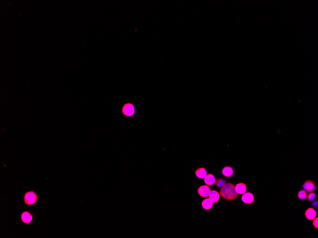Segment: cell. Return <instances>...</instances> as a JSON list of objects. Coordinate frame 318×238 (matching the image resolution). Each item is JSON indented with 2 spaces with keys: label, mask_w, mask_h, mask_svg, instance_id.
<instances>
[{
  "label": "cell",
  "mask_w": 318,
  "mask_h": 238,
  "mask_svg": "<svg viewBox=\"0 0 318 238\" xmlns=\"http://www.w3.org/2000/svg\"><path fill=\"white\" fill-rule=\"evenodd\" d=\"M219 193L222 198L228 201L234 200L238 197V194L235 191V186L231 183L225 184L220 190Z\"/></svg>",
  "instance_id": "1"
},
{
  "label": "cell",
  "mask_w": 318,
  "mask_h": 238,
  "mask_svg": "<svg viewBox=\"0 0 318 238\" xmlns=\"http://www.w3.org/2000/svg\"><path fill=\"white\" fill-rule=\"evenodd\" d=\"M121 112L122 115L126 117H132L135 114L134 105L132 103H126L122 106Z\"/></svg>",
  "instance_id": "2"
},
{
  "label": "cell",
  "mask_w": 318,
  "mask_h": 238,
  "mask_svg": "<svg viewBox=\"0 0 318 238\" xmlns=\"http://www.w3.org/2000/svg\"><path fill=\"white\" fill-rule=\"evenodd\" d=\"M37 196L33 192H29L25 196V201L29 205H33L36 202Z\"/></svg>",
  "instance_id": "3"
},
{
  "label": "cell",
  "mask_w": 318,
  "mask_h": 238,
  "mask_svg": "<svg viewBox=\"0 0 318 238\" xmlns=\"http://www.w3.org/2000/svg\"><path fill=\"white\" fill-rule=\"evenodd\" d=\"M303 188L308 193L313 192L316 189L315 183L311 180H308L303 184Z\"/></svg>",
  "instance_id": "4"
},
{
  "label": "cell",
  "mask_w": 318,
  "mask_h": 238,
  "mask_svg": "<svg viewBox=\"0 0 318 238\" xmlns=\"http://www.w3.org/2000/svg\"><path fill=\"white\" fill-rule=\"evenodd\" d=\"M210 191L211 190L208 186H201L198 189V192L199 196L205 198L209 196Z\"/></svg>",
  "instance_id": "5"
},
{
  "label": "cell",
  "mask_w": 318,
  "mask_h": 238,
  "mask_svg": "<svg viewBox=\"0 0 318 238\" xmlns=\"http://www.w3.org/2000/svg\"><path fill=\"white\" fill-rule=\"evenodd\" d=\"M241 200L245 204H252L254 200V197L251 193H245L242 196Z\"/></svg>",
  "instance_id": "6"
},
{
  "label": "cell",
  "mask_w": 318,
  "mask_h": 238,
  "mask_svg": "<svg viewBox=\"0 0 318 238\" xmlns=\"http://www.w3.org/2000/svg\"><path fill=\"white\" fill-rule=\"evenodd\" d=\"M305 215L306 216V218L308 220H313L316 217L317 213L314 209L312 208H309L306 211L305 213Z\"/></svg>",
  "instance_id": "7"
},
{
  "label": "cell",
  "mask_w": 318,
  "mask_h": 238,
  "mask_svg": "<svg viewBox=\"0 0 318 238\" xmlns=\"http://www.w3.org/2000/svg\"><path fill=\"white\" fill-rule=\"evenodd\" d=\"M209 199L213 203H216L219 201L220 197V193L217 191L215 190L211 191L210 193Z\"/></svg>",
  "instance_id": "8"
},
{
  "label": "cell",
  "mask_w": 318,
  "mask_h": 238,
  "mask_svg": "<svg viewBox=\"0 0 318 238\" xmlns=\"http://www.w3.org/2000/svg\"><path fill=\"white\" fill-rule=\"evenodd\" d=\"M204 182L207 186H212L215 183L216 178L214 175L209 174L207 175L204 180Z\"/></svg>",
  "instance_id": "9"
},
{
  "label": "cell",
  "mask_w": 318,
  "mask_h": 238,
  "mask_svg": "<svg viewBox=\"0 0 318 238\" xmlns=\"http://www.w3.org/2000/svg\"><path fill=\"white\" fill-rule=\"evenodd\" d=\"M195 175L199 179H205L207 175V172L205 168L201 167L195 171Z\"/></svg>",
  "instance_id": "10"
},
{
  "label": "cell",
  "mask_w": 318,
  "mask_h": 238,
  "mask_svg": "<svg viewBox=\"0 0 318 238\" xmlns=\"http://www.w3.org/2000/svg\"><path fill=\"white\" fill-rule=\"evenodd\" d=\"M235 191L238 194H244L247 191L246 184L244 183H238L235 186Z\"/></svg>",
  "instance_id": "11"
},
{
  "label": "cell",
  "mask_w": 318,
  "mask_h": 238,
  "mask_svg": "<svg viewBox=\"0 0 318 238\" xmlns=\"http://www.w3.org/2000/svg\"><path fill=\"white\" fill-rule=\"evenodd\" d=\"M223 175L225 177L230 178L233 175L234 172L233 168L231 166H226L224 167L222 170Z\"/></svg>",
  "instance_id": "12"
},
{
  "label": "cell",
  "mask_w": 318,
  "mask_h": 238,
  "mask_svg": "<svg viewBox=\"0 0 318 238\" xmlns=\"http://www.w3.org/2000/svg\"><path fill=\"white\" fill-rule=\"evenodd\" d=\"M213 203L209 198L204 200L202 202V207L206 210H210L213 207Z\"/></svg>",
  "instance_id": "13"
},
{
  "label": "cell",
  "mask_w": 318,
  "mask_h": 238,
  "mask_svg": "<svg viewBox=\"0 0 318 238\" xmlns=\"http://www.w3.org/2000/svg\"><path fill=\"white\" fill-rule=\"evenodd\" d=\"M33 216L27 211H25L22 214V220L25 224H29L32 221Z\"/></svg>",
  "instance_id": "14"
},
{
  "label": "cell",
  "mask_w": 318,
  "mask_h": 238,
  "mask_svg": "<svg viewBox=\"0 0 318 238\" xmlns=\"http://www.w3.org/2000/svg\"><path fill=\"white\" fill-rule=\"evenodd\" d=\"M215 184L216 187L221 189L225 186V184H226V182L224 179L220 178L217 180H216Z\"/></svg>",
  "instance_id": "15"
},
{
  "label": "cell",
  "mask_w": 318,
  "mask_h": 238,
  "mask_svg": "<svg viewBox=\"0 0 318 238\" xmlns=\"http://www.w3.org/2000/svg\"><path fill=\"white\" fill-rule=\"evenodd\" d=\"M307 192L305 191L304 190H301L298 192V197L299 199H300L301 200H305L307 199Z\"/></svg>",
  "instance_id": "16"
},
{
  "label": "cell",
  "mask_w": 318,
  "mask_h": 238,
  "mask_svg": "<svg viewBox=\"0 0 318 238\" xmlns=\"http://www.w3.org/2000/svg\"><path fill=\"white\" fill-rule=\"evenodd\" d=\"M316 197H317L316 194L313 192L310 193L308 196H307V198L309 201H312L316 200Z\"/></svg>",
  "instance_id": "17"
},
{
  "label": "cell",
  "mask_w": 318,
  "mask_h": 238,
  "mask_svg": "<svg viewBox=\"0 0 318 238\" xmlns=\"http://www.w3.org/2000/svg\"><path fill=\"white\" fill-rule=\"evenodd\" d=\"M318 218L316 217L314 219V221L313 222V226H314L315 228L318 229Z\"/></svg>",
  "instance_id": "18"
}]
</instances>
